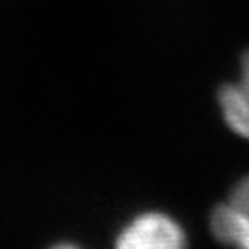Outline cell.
<instances>
[{
	"label": "cell",
	"mask_w": 249,
	"mask_h": 249,
	"mask_svg": "<svg viewBox=\"0 0 249 249\" xmlns=\"http://www.w3.org/2000/svg\"><path fill=\"white\" fill-rule=\"evenodd\" d=\"M114 249H187L182 227L163 213H144L121 230Z\"/></svg>",
	"instance_id": "6da1fadb"
},
{
	"label": "cell",
	"mask_w": 249,
	"mask_h": 249,
	"mask_svg": "<svg viewBox=\"0 0 249 249\" xmlns=\"http://www.w3.org/2000/svg\"><path fill=\"white\" fill-rule=\"evenodd\" d=\"M220 106L230 128L237 135L249 139V54L242 61L241 80L223 87L220 92Z\"/></svg>",
	"instance_id": "3957f363"
},
{
	"label": "cell",
	"mask_w": 249,
	"mask_h": 249,
	"mask_svg": "<svg viewBox=\"0 0 249 249\" xmlns=\"http://www.w3.org/2000/svg\"><path fill=\"white\" fill-rule=\"evenodd\" d=\"M52 249H80V248L71 246V244H62V246H55V248H52Z\"/></svg>",
	"instance_id": "277c9868"
},
{
	"label": "cell",
	"mask_w": 249,
	"mask_h": 249,
	"mask_svg": "<svg viewBox=\"0 0 249 249\" xmlns=\"http://www.w3.org/2000/svg\"><path fill=\"white\" fill-rule=\"evenodd\" d=\"M213 235L233 249H249V178L235 185L225 202L211 213Z\"/></svg>",
	"instance_id": "7a4b0ae2"
}]
</instances>
